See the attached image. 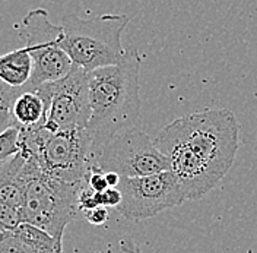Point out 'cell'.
Instances as JSON below:
<instances>
[{"label":"cell","mask_w":257,"mask_h":253,"mask_svg":"<svg viewBox=\"0 0 257 253\" xmlns=\"http://www.w3.org/2000/svg\"><path fill=\"white\" fill-rule=\"evenodd\" d=\"M154 142L170 161L186 201H197L232 167L240 146V123L226 109L192 113L167 125Z\"/></svg>","instance_id":"cell-1"},{"label":"cell","mask_w":257,"mask_h":253,"mask_svg":"<svg viewBox=\"0 0 257 253\" xmlns=\"http://www.w3.org/2000/svg\"><path fill=\"white\" fill-rule=\"evenodd\" d=\"M139 72L141 57L136 48H127L118 64L88 72L91 119L86 129L92 139V161L112 138L139 122Z\"/></svg>","instance_id":"cell-2"},{"label":"cell","mask_w":257,"mask_h":253,"mask_svg":"<svg viewBox=\"0 0 257 253\" xmlns=\"http://www.w3.org/2000/svg\"><path fill=\"white\" fill-rule=\"evenodd\" d=\"M19 143L46 174L67 183H85L92 164V139L86 127L57 132L44 126L19 129Z\"/></svg>","instance_id":"cell-3"},{"label":"cell","mask_w":257,"mask_h":253,"mask_svg":"<svg viewBox=\"0 0 257 253\" xmlns=\"http://www.w3.org/2000/svg\"><path fill=\"white\" fill-rule=\"evenodd\" d=\"M126 15L107 14L83 19L78 15L62 18L60 47L75 66L91 72L99 67L118 64L127 48L121 44V34L127 27Z\"/></svg>","instance_id":"cell-4"},{"label":"cell","mask_w":257,"mask_h":253,"mask_svg":"<svg viewBox=\"0 0 257 253\" xmlns=\"http://www.w3.org/2000/svg\"><path fill=\"white\" fill-rule=\"evenodd\" d=\"M25 154V152H24ZM27 155V154H25ZM25 188L22 201L24 221L44 230L50 236L63 241L66 227L78 211V198L86 183H67L46 174L37 161L27 155L22 168Z\"/></svg>","instance_id":"cell-5"},{"label":"cell","mask_w":257,"mask_h":253,"mask_svg":"<svg viewBox=\"0 0 257 253\" xmlns=\"http://www.w3.org/2000/svg\"><path fill=\"white\" fill-rule=\"evenodd\" d=\"M62 25L50 21L46 9H32L18 27L19 38L24 40L32 57V76L27 90L64 78L72 69L73 62L60 47Z\"/></svg>","instance_id":"cell-6"},{"label":"cell","mask_w":257,"mask_h":253,"mask_svg":"<svg viewBox=\"0 0 257 253\" xmlns=\"http://www.w3.org/2000/svg\"><path fill=\"white\" fill-rule=\"evenodd\" d=\"M91 165L121 177H144L170 170V161L154 139L136 126L112 138L96 154Z\"/></svg>","instance_id":"cell-7"},{"label":"cell","mask_w":257,"mask_h":253,"mask_svg":"<svg viewBox=\"0 0 257 253\" xmlns=\"http://www.w3.org/2000/svg\"><path fill=\"white\" fill-rule=\"evenodd\" d=\"M118 189L123 198L117 209L128 221H144L186 202L184 192L171 170L144 177H121Z\"/></svg>","instance_id":"cell-8"},{"label":"cell","mask_w":257,"mask_h":253,"mask_svg":"<svg viewBox=\"0 0 257 253\" xmlns=\"http://www.w3.org/2000/svg\"><path fill=\"white\" fill-rule=\"evenodd\" d=\"M47 106L44 127L57 132L66 129L88 127L91 119L88 72L73 66L62 79L35 88Z\"/></svg>","instance_id":"cell-9"},{"label":"cell","mask_w":257,"mask_h":253,"mask_svg":"<svg viewBox=\"0 0 257 253\" xmlns=\"http://www.w3.org/2000/svg\"><path fill=\"white\" fill-rule=\"evenodd\" d=\"M0 253H63V241L30 222L0 233Z\"/></svg>","instance_id":"cell-10"},{"label":"cell","mask_w":257,"mask_h":253,"mask_svg":"<svg viewBox=\"0 0 257 253\" xmlns=\"http://www.w3.org/2000/svg\"><path fill=\"white\" fill-rule=\"evenodd\" d=\"M27 161V155L19 149V152L12 158L0 164V201L9 205L22 208L24 201V164Z\"/></svg>","instance_id":"cell-11"},{"label":"cell","mask_w":257,"mask_h":253,"mask_svg":"<svg viewBox=\"0 0 257 253\" xmlns=\"http://www.w3.org/2000/svg\"><path fill=\"white\" fill-rule=\"evenodd\" d=\"M32 57L24 47L0 56V80L12 88H28L32 76Z\"/></svg>","instance_id":"cell-12"},{"label":"cell","mask_w":257,"mask_h":253,"mask_svg":"<svg viewBox=\"0 0 257 253\" xmlns=\"http://www.w3.org/2000/svg\"><path fill=\"white\" fill-rule=\"evenodd\" d=\"M15 126L19 129L44 126L47 119V106L37 90L24 88L14 103Z\"/></svg>","instance_id":"cell-13"},{"label":"cell","mask_w":257,"mask_h":253,"mask_svg":"<svg viewBox=\"0 0 257 253\" xmlns=\"http://www.w3.org/2000/svg\"><path fill=\"white\" fill-rule=\"evenodd\" d=\"M22 90L12 88L0 80V133L15 126L14 119V103Z\"/></svg>","instance_id":"cell-14"},{"label":"cell","mask_w":257,"mask_h":253,"mask_svg":"<svg viewBox=\"0 0 257 253\" xmlns=\"http://www.w3.org/2000/svg\"><path fill=\"white\" fill-rule=\"evenodd\" d=\"M19 149V127L12 126L0 133V164L16 155Z\"/></svg>","instance_id":"cell-15"},{"label":"cell","mask_w":257,"mask_h":253,"mask_svg":"<svg viewBox=\"0 0 257 253\" xmlns=\"http://www.w3.org/2000/svg\"><path fill=\"white\" fill-rule=\"evenodd\" d=\"M21 222H24L22 209L0 201V233L15 230Z\"/></svg>","instance_id":"cell-16"},{"label":"cell","mask_w":257,"mask_h":253,"mask_svg":"<svg viewBox=\"0 0 257 253\" xmlns=\"http://www.w3.org/2000/svg\"><path fill=\"white\" fill-rule=\"evenodd\" d=\"M121 190L118 188H108L104 192H98V199H99V205L111 208V206L120 205L121 202Z\"/></svg>","instance_id":"cell-17"},{"label":"cell","mask_w":257,"mask_h":253,"mask_svg":"<svg viewBox=\"0 0 257 253\" xmlns=\"http://www.w3.org/2000/svg\"><path fill=\"white\" fill-rule=\"evenodd\" d=\"M85 218L94 225H101L108 220V209L107 206H96L92 209H88L85 211Z\"/></svg>","instance_id":"cell-18"},{"label":"cell","mask_w":257,"mask_h":253,"mask_svg":"<svg viewBox=\"0 0 257 253\" xmlns=\"http://www.w3.org/2000/svg\"><path fill=\"white\" fill-rule=\"evenodd\" d=\"M105 179H107V183L110 188H118L120 185V180H121V176H118L114 172H105Z\"/></svg>","instance_id":"cell-19"}]
</instances>
